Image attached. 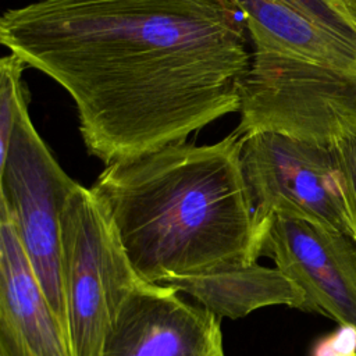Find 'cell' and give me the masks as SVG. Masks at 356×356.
Masks as SVG:
<instances>
[{
    "instance_id": "obj_1",
    "label": "cell",
    "mask_w": 356,
    "mask_h": 356,
    "mask_svg": "<svg viewBox=\"0 0 356 356\" xmlns=\"http://www.w3.org/2000/svg\"><path fill=\"white\" fill-rule=\"evenodd\" d=\"M0 42L70 93L106 165L239 113L252 57L235 0H39L3 14Z\"/></svg>"
},
{
    "instance_id": "obj_2",
    "label": "cell",
    "mask_w": 356,
    "mask_h": 356,
    "mask_svg": "<svg viewBox=\"0 0 356 356\" xmlns=\"http://www.w3.org/2000/svg\"><path fill=\"white\" fill-rule=\"evenodd\" d=\"M138 275L152 284L257 263L267 222L254 209L235 131L115 161L90 188Z\"/></svg>"
},
{
    "instance_id": "obj_3",
    "label": "cell",
    "mask_w": 356,
    "mask_h": 356,
    "mask_svg": "<svg viewBox=\"0 0 356 356\" xmlns=\"http://www.w3.org/2000/svg\"><path fill=\"white\" fill-rule=\"evenodd\" d=\"M63 288L74 356H100L127 296L145 282L135 271L106 207L81 184L63 217Z\"/></svg>"
},
{
    "instance_id": "obj_4",
    "label": "cell",
    "mask_w": 356,
    "mask_h": 356,
    "mask_svg": "<svg viewBox=\"0 0 356 356\" xmlns=\"http://www.w3.org/2000/svg\"><path fill=\"white\" fill-rule=\"evenodd\" d=\"M239 115L241 136L268 131L335 145L356 132V76L307 61L252 54Z\"/></svg>"
},
{
    "instance_id": "obj_5",
    "label": "cell",
    "mask_w": 356,
    "mask_h": 356,
    "mask_svg": "<svg viewBox=\"0 0 356 356\" xmlns=\"http://www.w3.org/2000/svg\"><path fill=\"white\" fill-rule=\"evenodd\" d=\"M241 163L263 222L302 218L356 242V213L334 145L254 132L241 136Z\"/></svg>"
},
{
    "instance_id": "obj_6",
    "label": "cell",
    "mask_w": 356,
    "mask_h": 356,
    "mask_svg": "<svg viewBox=\"0 0 356 356\" xmlns=\"http://www.w3.org/2000/svg\"><path fill=\"white\" fill-rule=\"evenodd\" d=\"M78 185L36 132L28 108L22 110L0 161V213L11 221L67 335L61 217L67 199Z\"/></svg>"
},
{
    "instance_id": "obj_7",
    "label": "cell",
    "mask_w": 356,
    "mask_h": 356,
    "mask_svg": "<svg viewBox=\"0 0 356 356\" xmlns=\"http://www.w3.org/2000/svg\"><path fill=\"white\" fill-rule=\"evenodd\" d=\"M267 254L305 293L309 312L356 327V242L307 220L271 216Z\"/></svg>"
},
{
    "instance_id": "obj_8",
    "label": "cell",
    "mask_w": 356,
    "mask_h": 356,
    "mask_svg": "<svg viewBox=\"0 0 356 356\" xmlns=\"http://www.w3.org/2000/svg\"><path fill=\"white\" fill-rule=\"evenodd\" d=\"M100 356H225L220 317L145 282L122 302Z\"/></svg>"
},
{
    "instance_id": "obj_9",
    "label": "cell",
    "mask_w": 356,
    "mask_h": 356,
    "mask_svg": "<svg viewBox=\"0 0 356 356\" xmlns=\"http://www.w3.org/2000/svg\"><path fill=\"white\" fill-rule=\"evenodd\" d=\"M252 54L292 58L356 76V35L324 0H235Z\"/></svg>"
},
{
    "instance_id": "obj_10",
    "label": "cell",
    "mask_w": 356,
    "mask_h": 356,
    "mask_svg": "<svg viewBox=\"0 0 356 356\" xmlns=\"http://www.w3.org/2000/svg\"><path fill=\"white\" fill-rule=\"evenodd\" d=\"M0 338L28 356H74L11 221L0 213Z\"/></svg>"
},
{
    "instance_id": "obj_11",
    "label": "cell",
    "mask_w": 356,
    "mask_h": 356,
    "mask_svg": "<svg viewBox=\"0 0 356 356\" xmlns=\"http://www.w3.org/2000/svg\"><path fill=\"white\" fill-rule=\"evenodd\" d=\"M161 285L193 298L220 318H242L267 306L309 312L305 293L291 278L277 267L259 263L175 278Z\"/></svg>"
},
{
    "instance_id": "obj_12",
    "label": "cell",
    "mask_w": 356,
    "mask_h": 356,
    "mask_svg": "<svg viewBox=\"0 0 356 356\" xmlns=\"http://www.w3.org/2000/svg\"><path fill=\"white\" fill-rule=\"evenodd\" d=\"M25 63L10 53L0 61V161L10 146L15 121L28 108V92L22 81Z\"/></svg>"
},
{
    "instance_id": "obj_13",
    "label": "cell",
    "mask_w": 356,
    "mask_h": 356,
    "mask_svg": "<svg viewBox=\"0 0 356 356\" xmlns=\"http://www.w3.org/2000/svg\"><path fill=\"white\" fill-rule=\"evenodd\" d=\"M312 356H356V327L339 325L314 345Z\"/></svg>"
},
{
    "instance_id": "obj_14",
    "label": "cell",
    "mask_w": 356,
    "mask_h": 356,
    "mask_svg": "<svg viewBox=\"0 0 356 356\" xmlns=\"http://www.w3.org/2000/svg\"><path fill=\"white\" fill-rule=\"evenodd\" d=\"M334 147L356 213V132L335 143Z\"/></svg>"
},
{
    "instance_id": "obj_15",
    "label": "cell",
    "mask_w": 356,
    "mask_h": 356,
    "mask_svg": "<svg viewBox=\"0 0 356 356\" xmlns=\"http://www.w3.org/2000/svg\"><path fill=\"white\" fill-rule=\"evenodd\" d=\"M325 3L356 35V0H325Z\"/></svg>"
},
{
    "instance_id": "obj_16",
    "label": "cell",
    "mask_w": 356,
    "mask_h": 356,
    "mask_svg": "<svg viewBox=\"0 0 356 356\" xmlns=\"http://www.w3.org/2000/svg\"><path fill=\"white\" fill-rule=\"evenodd\" d=\"M0 356H28L22 349L7 339L0 338Z\"/></svg>"
}]
</instances>
